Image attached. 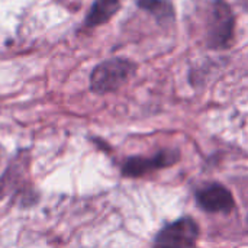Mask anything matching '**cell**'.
I'll use <instances>...</instances> for the list:
<instances>
[{
    "mask_svg": "<svg viewBox=\"0 0 248 248\" xmlns=\"http://www.w3.org/2000/svg\"><path fill=\"white\" fill-rule=\"evenodd\" d=\"M135 65L125 58H112L99 64L90 76V87L94 93H109L124 86L134 74Z\"/></svg>",
    "mask_w": 248,
    "mask_h": 248,
    "instance_id": "6da1fadb",
    "label": "cell"
},
{
    "mask_svg": "<svg viewBox=\"0 0 248 248\" xmlns=\"http://www.w3.org/2000/svg\"><path fill=\"white\" fill-rule=\"evenodd\" d=\"M234 13L231 7L222 1L215 0L208 19V44L211 48H225L234 35Z\"/></svg>",
    "mask_w": 248,
    "mask_h": 248,
    "instance_id": "7a4b0ae2",
    "label": "cell"
},
{
    "mask_svg": "<svg viewBox=\"0 0 248 248\" xmlns=\"http://www.w3.org/2000/svg\"><path fill=\"white\" fill-rule=\"evenodd\" d=\"M199 237V228L192 218H182L164 227L155 237L157 248H190Z\"/></svg>",
    "mask_w": 248,
    "mask_h": 248,
    "instance_id": "3957f363",
    "label": "cell"
},
{
    "mask_svg": "<svg viewBox=\"0 0 248 248\" xmlns=\"http://www.w3.org/2000/svg\"><path fill=\"white\" fill-rule=\"evenodd\" d=\"M199 206L206 212H228L234 208L231 192L221 185H209L196 195Z\"/></svg>",
    "mask_w": 248,
    "mask_h": 248,
    "instance_id": "277c9868",
    "label": "cell"
},
{
    "mask_svg": "<svg viewBox=\"0 0 248 248\" xmlns=\"http://www.w3.org/2000/svg\"><path fill=\"white\" fill-rule=\"evenodd\" d=\"M179 154L171 151H163L155 154L151 158H142V157H134L129 158L124 166V174L129 177H140L144 176L153 170L163 169L167 166H171L177 161Z\"/></svg>",
    "mask_w": 248,
    "mask_h": 248,
    "instance_id": "5b68a950",
    "label": "cell"
},
{
    "mask_svg": "<svg viewBox=\"0 0 248 248\" xmlns=\"http://www.w3.org/2000/svg\"><path fill=\"white\" fill-rule=\"evenodd\" d=\"M119 9V0H96L86 19L89 26H97L109 20Z\"/></svg>",
    "mask_w": 248,
    "mask_h": 248,
    "instance_id": "8992f818",
    "label": "cell"
},
{
    "mask_svg": "<svg viewBox=\"0 0 248 248\" xmlns=\"http://www.w3.org/2000/svg\"><path fill=\"white\" fill-rule=\"evenodd\" d=\"M140 6L155 15L158 19H167L169 16H173V9L170 3L164 0H141Z\"/></svg>",
    "mask_w": 248,
    "mask_h": 248,
    "instance_id": "52a82bcc",
    "label": "cell"
},
{
    "mask_svg": "<svg viewBox=\"0 0 248 248\" xmlns=\"http://www.w3.org/2000/svg\"><path fill=\"white\" fill-rule=\"evenodd\" d=\"M247 224H248V217H247Z\"/></svg>",
    "mask_w": 248,
    "mask_h": 248,
    "instance_id": "ba28073f",
    "label": "cell"
}]
</instances>
